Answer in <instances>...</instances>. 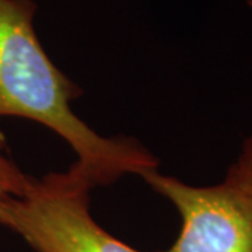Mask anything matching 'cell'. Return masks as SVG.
<instances>
[{"label":"cell","mask_w":252,"mask_h":252,"mask_svg":"<svg viewBox=\"0 0 252 252\" xmlns=\"http://www.w3.org/2000/svg\"><path fill=\"white\" fill-rule=\"evenodd\" d=\"M34 0H0V118L49 127L77 156L69 168L91 189L125 174L157 170V160L130 137H104L73 112L80 89L46 54L34 28Z\"/></svg>","instance_id":"1"},{"label":"cell","mask_w":252,"mask_h":252,"mask_svg":"<svg viewBox=\"0 0 252 252\" xmlns=\"http://www.w3.org/2000/svg\"><path fill=\"white\" fill-rule=\"evenodd\" d=\"M90 190L70 170L30 177L18 195L0 203V224L35 252H139L93 219Z\"/></svg>","instance_id":"2"},{"label":"cell","mask_w":252,"mask_h":252,"mask_svg":"<svg viewBox=\"0 0 252 252\" xmlns=\"http://www.w3.org/2000/svg\"><path fill=\"white\" fill-rule=\"evenodd\" d=\"M143 178L182 220L178 238L161 252H252V199L231 182L190 187L157 170Z\"/></svg>","instance_id":"3"},{"label":"cell","mask_w":252,"mask_h":252,"mask_svg":"<svg viewBox=\"0 0 252 252\" xmlns=\"http://www.w3.org/2000/svg\"><path fill=\"white\" fill-rule=\"evenodd\" d=\"M225 181L231 182L252 199V133L245 140L241 154L237 162L230 168Z\"/></svg>","instance_id":"5"},{"label":"cell","mask_w":252,"mask_h":252,"mask_svg":"<svg viewBox=\"0 0 252 252\" xmlns=\"http://www.w3.org/2000/svg\"><path fill=\"white\" fill-rule=\"evenodd\" d=\"M30 175L24 174L7 153L3 136L0 135V203L9 196L18 195L27 185Z\"/></svg>","instance_id":"4"},{"label":"cell","mask_w":252,"mask_h":252,"mask_svg":"<svg viewBox=\"0 0 252 252\" xmlns=\"http://www.w3.org/2000/svg\"><path fill=\"white\" fill-rule=\"evenodd\" d=\"M248 4H250V6L252 7V0H248Z\"/></svg>","instance_id":"6"}]
</instances>
